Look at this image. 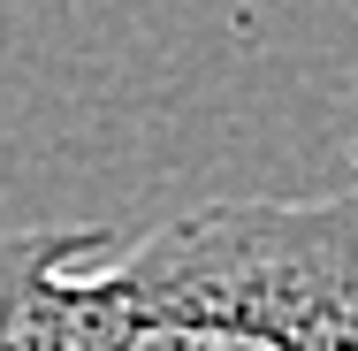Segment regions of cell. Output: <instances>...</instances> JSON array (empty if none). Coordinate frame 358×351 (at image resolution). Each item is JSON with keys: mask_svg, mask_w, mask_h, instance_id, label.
Segmentation results:
<instances>
[{"mask_svg": "<svg viewBox=\"0 0 358 351\" xmlns=\"http://www.w3.org/2000/svg\"><path fill=\"white\" fill-rule=\"evenodd\" d=\"M107 351H358V191L160 221L107 260Z\"/></svg>", "mask_w": 358, "mask_h": 351, "instance_id": "obj_1", "label": "cell"}, {"mask_svg": "<svg viewBox=\"0 0 358 351\" xmlns=\"http://www.w3.org/2000/svg\"><path fill=\"white\" fill-rule=\"evenodd\" d=\"M107 237L0 229V351H107Z\"/></svg>", "mask_w": 358, "mask_h": 351, "instance_id": "obj_2", "label": "cell"}]
</instances>
